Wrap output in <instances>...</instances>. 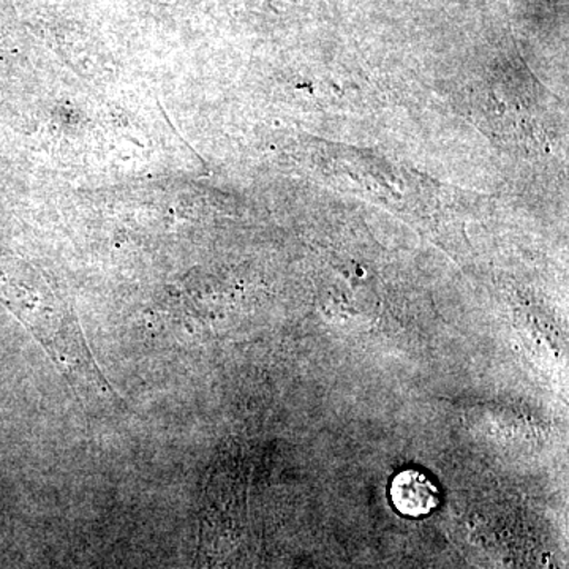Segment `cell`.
I'll use <instances>...</instances> for the list:
<instances>
[{
  "instance_id": "obj_1",
  "label": "cell",
  "mask_w": 569,
  "mask_h": 569,
  "mask_svg": "<svg viewBox=\"0 0 569 569\" xmlns=\"http://www.w3.org/2000/svg\"><path fill=\"white\" fill-rule=\"evenodd\" d=\"M391 500L408 518L430 515L440 503L437 486L418 470H403L392 479Z\"/></svg>"
}]
</instances>
